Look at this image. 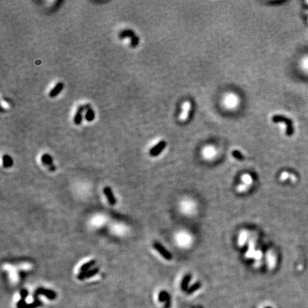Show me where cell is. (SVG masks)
I'll list each match as a JSON object with an SVG mask.
<instances>
[{"label": "cell", "mask_w": 308, "mask_h": 308, "mask_svg": "<svg viewBox=\"0 0 308 308\" xmlns=\"http://www.w3.org/2000/svg\"><path fill=\"white\" fill-rule=\"evenodd\" d=\"M96 260H91L89 262H87V263H86L83 264V265H82L80 268V273H81V272H85L87 270H89L92 269L93 268V267L96 265Z\"/></svg>", "instance_id": "4fadbf2b"}, {"label": "cell", "mask_w": 308, "mask_h": 308, "mask_svg": "<svg viewBox=\"0 0 308 308\" xmlns=\"http://www.w3.org/2000/svg\"><path fill=\"white\" fill-rule=\"evenodd\" d=\"M87 105L86 106H79L77 109L75 115L74 117V123L76 125H80L82 122V119H83V112L84 109H86Z\"/></svg>", "instance_id": "ba28073f"}, {"label": "cell", "mask_w": 308, "mask_h": 308, "mask_svg": "<svg viewBox=\"0 0 308 308\" xmlns=\"http://www.w3.org/2000/svg\"><path fill=\"white\" fill-rule=\"evenodd\" d=\"M94 119H95V113L94 111V110L92 109L89 105H87L86 111L85 114V119L88 122H91L93 121Z\"/></svg>", "instance_id": "7c38bea8"}, {"label": "cell", "mask_w": 308, "mask_h": 308, "mask_svg": "<svg viewBox=\"0 0 308 308\" xmlns=\"http://www.w3.org/2000/svg\"><path fill=\"white\" fill-rule=\"evenodd\" d=\"M191 276L190 275H187L184 277V278L183 280V282H182V284H181L182 288L183 289L186 288V287H187V285H188L190 280H191Z\"/></svg>", "instance_id": "e0dca14e"}, {"label": "cell", "mask_w": 308, "mask_h": 308, "mask_svg": "<svg viewBox=\"0 0 308 308\" xmlns=\"http://www.w3.org/2000/svg\"><path fill=\"white\" fill-rule=\"evenodd\" d=\"M134 36H136V34L132 29H126L121 31V32L119 33V35H118V37H119L120 39H124V38H128V37L131 38L132 37H134Z\"/></svg>", "instance_id": "8fae6325"}, {"label": "cell", "mask_w": 308, "mask_h": 308, "mask_svg": "<svg viewBox=\"0 0 308 308\" xmlns=\"http://www.w3.org/2000/svg\"><path fill=\"white\" fill-rule=\"evenodd\" d=\"M28 295H29V292H28L27 289H22L21 292H20V296H21L22 299L23 300H25L27 298Z\"/></svg>", "instance_id": "d6986e66"}, {"label": "cell", "mask_w": 308, "mask_h": 308, "mask_svg": "<svg viewBox=\"0 0 308 308\" xmlns=\"http://www.w3.org/2000/svg\"><path fill=\"white\" fill-rule=\"evenodd\" d=\"M36 292L39 295H44V296L47 297L49 300H54L56 297V294L55 292L49 289H46L44 288V287H38V288L36 290Z\"/></svg>", "instance_id": "52a82bcc"}, {"label": "cell", "mask_w": 308, "mask_h": 308, "mask_svg": "<svg viewBox=\"0 0 308 308\" xmlns=\"http://www.w3.org/2000/svg\"><path fill=\"white\" fill-rule=\"evenodd\" d=\"M200 287H201V285H200L199 283H197V284H196V285H193V286H192V287H191V289H190V290H189V293H191V292H193V291H195V290H197V289H198Z\"/></svg>", "instance_id": "ffe728a7"}, {"label": "cell", "mask_w": 308, "mask_h": 308, "mask_svg": "<svg viewBox=\"0 0 308 308\" xmlns=\"http://www.w3.org/2000/svg\"><path fill=\"white\" fill-rule=\"evenodd\" d=\"M64 89V84L61 83V82H59L55 85V86L51 90L49 94V96L51 98H55L56 96H57L59 94L61 93V91Z\"/></svg>", "instance_id": "9c48e42d"}, {"label": "cell", "mask_w": 308, "mask_h": 308, "mask_svg": "<svg viewBox=\"0 0 308 308\" xmlns=\"http://www.w3.org/2000/svg\"><path fill=\"white\" fill-rule=\"evenodd\" d=\"M139 44V37L138 36H134V37L131 38V42H130V45L132 48L136 47Z\"/></svg>", "instance_id": "2e32d148"}, {"label": "cell", "mask_w": 308, "mask_h": 308, "mask_svg": "<svg viewBox=\"0 0 308 308\" xmlns=\"http://www.w3.org/2000/svg\"><path fill=\"white\" fill-rule=\"evenodd\" d=\"M2 160H3V166L4 168H10L13 166V159L9 155H4Z\"/></svg>", "instance_id": "5bb4252c"}, {"label": "cell", "mask_w": 308, "mask_h": 308, "mask_svg": "<svg viewBox=\"0 0 308 308\" xmlns=\"http://www.w3.org/2000/svg\"><path fill=\"white\" fill-rule=\"evenodd\" d=\"M232 156L235 159H237L238 161H244V159H245V157H244V156H243L242 153L240 152V151H238V150H234V151H233V152H232Z\"/></svg>", "instance_id": "9a60e30c"}, {"label": "cell", "mask_w": 308, "mask_h": 308, "mask_svg": "<svg viewBox=\"0 0 308 308\" xmlns=\"http://www.w3.org/2000/svg\"><path fill=\"white\" fill-rule=\"evenodd\" d=\"M42 162L44 165H47L50 167L51 171L55 170V167L53 165V158L48 153H44L41 158Z\"/></svg>", "instance_id": "30bf717a"}, {"label": "cell", "mask_w": 308, "mask_h": 308, "mask_svg": "<svg viewBox=\"0 0 308 308\" xmlns=\"http://www.w3.org/2000/svg\"><path fill=\"white\" fill-rule=\"evenodd\" d=\"M169 298V297H168V295L167 294V292H161L160 294H159L158 295V299L161 302H163V301H167V300H168Z\"/></svg>", "instance_id": "ac0fdd59"}, {"label": "cell", "mask_w": 308, "mask_h": 308, "mask_svg": "<svg viewBox=\"0 0 308 308\" xmlns=\"http://www.w3.org/2000/svg\"><path fill=\"white\" fill-rule=\"evenodd\" d=\"M272 121L273 123H278V122L285 123L286 125V134L287 136H292L293 134L294 128L291 119H290L288 118H287L282 115H275L272 117Z\"/></svg>", "instance_id": "6da1fadb"}, {"label": "cell", "mask_w": 308, "mask_h": 308, "mask_svg": "<svg viewBox=\"0 0 308 308\" xmlns=\"http://www.w3.org/2000/svg\"><path fill=\"white\" fill-rule=\"evenodd\" d=\"M191 102L188 101H186L183 103V106H182V112L181 114V116H180V119H181V121H185L188 119L189 116V112L191 111Z\"/></svg>", "instance_id": "5b68a950"}, {"label": "cell", "mask_w": 308, "mask_h": 308, "mask_svg": "<svg viewBox=\"0 0 308 308\" xmlns=\"http://www.w3.org/2000/svg\"><path fill=\"white\" fill-rule=\"evenodd\" d=\"M104 193L105 196H106V198L108 200V202H109V203L110 205H115L116 204V197L114 196V192H113L111 187L109 186L105 187L104 188Z\"/></svg>", "instance_id": "8992f818"}, {"label": "cell", "mask_w": 308, "mask_h": 308, "mask_svg": "<svg viewBox=\"0 0 308 308\" xmlns=\"http://www.w3.org/2000/svg\"><path fill=\"white\" fill-rule=\"evenodd\" d=\"M99 272V268H94L89 270H87L85 272H81V273H79L77 276V278L80 280H84L90 278L91 277H93L94 275H96V274H98Z\"/></svg>", "instance_id": "3957f363"}, {"label": "cell", "mask_w": 308, "mask_h": 308, "mask_svg": "<svg viewBox=\"0 0 308 308\" xmlns=\"http://www.w3.org/2000/svg\"><path fill=\"white\" fill-rule=\"evenodd\" d=\"M166 146V142L164 141H161L158 143L155 146L151 148L149 151V153L151 156H157L162 152L163 150Z\"/></svg>", "instance_id": "277c9868"}, {"label": "cell", "mask_w": 308, "mask_h": 308, "mask_svg": "<svg viewBox=\"0 0 308 308\" xmlns=\"http://www.w3.org/2000/svg\"><path fill=\"white\" fill-rule=\"evenodd\" d=\"M153 248H155L156 250H157L158 252L163 256V258H165L166 260H172L173 257H172L171 253L169 252V251L167 250V249L164 248L161 243H159L158 242H155V243H153Z\"/></svg>", "instance_id": "7a4b0ae2"}]
</instances>
